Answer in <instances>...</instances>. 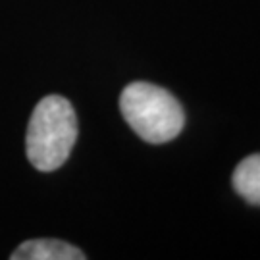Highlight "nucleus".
<instances>
[{"instance_id":"3","label":"nucleus","mask_w":260,"mask_h":260,"mask_svg":"<svg viewBox=\"0 0 260 260\" xmlns=\"http://www.w3.org/2000/svg\"><path fill=\"white\" fill-rule=\"evenodd\" d=\"M12 260H83L85 254L77 247L60 239H31L21 243L10 254Z\"/></svg>"},{"instance_id":"1","label":"nucleus","mask_w":260,"mask_h":260,"mask_svg":"<svg viewBox=\"0 0 260 260\" xmlns=\"http://www.w3.org/2000/svg\"><path fill=\"white\" fill-rule=\"evenodd\" d=\"M77 141V116L68 99L48 94L31 114L25 149L39 172H54L64 166Z\"/></svg>"},{"instance_id":"2","label":"nucleus","mask_w":260,"mask_h":260,"mask_svg":"<svg viewBox=\"0 0 260 260\" xmlns=\"http://www.w3.org/2000/svg\"><path fill=\"white\" fill-rule=\"evenodd\" d=\"M120 108L131 129L150 145L176 139L185 125V112L176 96L145 81L129 83L121 91Z\"/></svg>"},{"instance_id":"4","label":"nucleus","mask_w":260,"mask_h":260,"mask_svg":"<svg viewBox=\"0 0 260 260\" xmlns=\"http://www.w3.org/2000/svg\"><path fill=\"white\" fill-rule=\"evenodd\" d=\"M233 189L247 203L260 206V154H252L241 160L233 172Z\"/></svg>"}]
</instances>
